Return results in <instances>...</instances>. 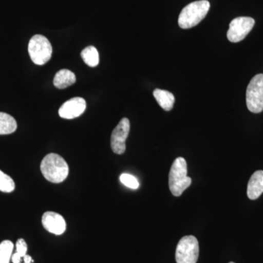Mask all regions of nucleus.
<instances>
[{
  "instance_id": "9",
  "label": "nucleus",
  "mask_w": 263,
  "mask_h": 263,
  "mask_svg": "<svg viewBox=\"0 0 263 263\" xmlns=\"http://www.w3.org/2000/svg\"><path fill=\"white\" fill-rule=\"evenodd\" d=\"M86 108L84 98H74L65 102L59 110L60 117L66 119H72L80 117Z\"/></svg>"
},
{
  "instance_id": "11",
  "label": "nucleus",
  "mask_w": 263,
  "mask_h": 263,
  "mask_svg": "<svg viewBox=\"0 0 263 263\" xmlns=\"http://www.w3.org/2000/svg\"><path fill=\"white\" fill-rule=\"evenodd\" d=\"M263 193V171H256L249 179L247 196L250 200H256Z\"/></svg>"
},
{
  "instance_id": "7",
  "label": "nucleus",
  "mask_w": 263,
  "mask_h": 263,
  "mask_svg": "<svg viewBox=\"0 0 263 263\" xmlns=\"http://www.w3.org/2000/svg\"><path fill=\"white\" fill-rule=\"evenodd\" d=\"M255 21L251 17H238L230 22L229 29L227 33L228 41L238 43L243 41L253 29Z\"/></svg>"
},
{
  "instance_id": "10",
  "label": "nucleus",
  "mask_w": 263,
  "mask_h": 263,
  "mask_svg": "<svg viewBox=\"0 0 263 263\" xmlns=\"http://www.w3.org/2000/svg\"><path fill=\"white\" fill-rule=\"evenodd\" d=\"M43 228L49 233L60 235L63 234L66 230V222L63 216L57 213L47 212L42 217Z\"/></svg>"
},
{
  "instance_id": "13",
  "label": "nucleus",
  "mask_w": 263,
  "mask_h": 263,
  "mask_svg": "<svg viewBox=\"0 0 263 263\" xmlns=\"http://www.w3.org/2000/svg\"><path fill=\"white\" fill-rule=\"evenodd\" d=\"M153 95L161 108L166 111H170L174 108L175 97L172 93L166 90L157 89L154 91Z\"/></svg>"
},
{
  "instance_id": "18",
  "label": "nucleus",
  "mask_w": 263,
  "mask_h": 263,
  "mask_svg": "<svg viewBox=\"0 0 263 263\" xmlns=\"http://www.w3.org/2000/svg\"><path fill=\"white\" fill-rule=\"evenodd\" d=\"M120 181L124 186L133 189V190H137L140 186L138 179L130 174H123L121 175Z\"/></svg>"
},
{
  "instance_id": "12",
  "label": "nucleus",
  "mask_w": 263,
  "mask_h": 263,
  "mask_svg": "<svg viewBox=\"0 0 263 263\" xmlns=\"http://www.w3.org/2000/svg\"><path fill=\"white\" fill-rule=\"evenodd\" d=\"M76 77L72 71L62 69L57 72L53 79V85L58 89H62L75 84Z\"/></svg>"
},
{
  "instance_id": "16",
  "label": "nucleus",
  "mask_w": 263,
  "mask_h": 263,
  "mask_svg": "<svg viewBox=\"0 0 263 263\" xmlns=\"http://www.w3.org/2000/svg\"><path fill=\"white\" fill-rule=\"evenodd\" d=\"M14 245L10 240H3L0 243V263H10Z\"/></svg>"
},
{
  "instance_id": "20",
  "label": "nucleus",
  "mask_w": 263,
  "mask_h": 263,
  "mask_svg": "<svg viewBox=\"0 0 263 263\" xmlns=\"http://www.w3.org/2000/svg\"><path fill=\"white\" fill-rule=\"evenodd\" d=\"M12 262L13 263H21L22 262V259H23V257H21L20 255L17 252L13 254L11 257Z\"/></svg>"
},
{
  "instance_id": "3",
  "label": "nucleus",
  "mask_w": 263,
  "mask_h": 263,
  "mask_svg": "<svg viewBox=\"0 0 263 263\" xmlns=\"http://www.w3.org/2000/svg\"><path fill=\"white\" fill-rule=\"evenodd\" d=\"M210 6V3L207 0H200L186 5L180 13L179 27L183 29L195 27L206 16Z\"/></svg>"
},
{
  "instance_id": "15",
  "label": "nucleus",
  "mask_w": 263,
  "mask_h": 263,
  "mask_svg": "<svg viewBox=\"0 0 263 263\" xmlns=\"http://www.w3.org/2000/svg\"><path fill=\"white\" fill-rule=\"evenodd\" d=\"M81 57L85 63L89 67H94L98 65L100 62L99 53L94 46H88L81 51Z\"/></svg>"
},
{
  "instance_id": "14",
  "label": "nucleus",
  "mask_w": 263,
  "mask_h": 263,
  "mask_svg": "<svg viewBox=\"0 0 263 263\" xmlns=\"http://www.w3.org/2000/svg\"><path fill=\"white\" fill-rule=\"evenodd\" d=\"M17 123L14 118L9 114L0 112V135H8L14 133Z\"/></svg>"
},
{
  "instance_id": "21",
  "label": "nucleus",
  "mask_w": 263,
  "mask_h": 263,
  "mask_svg": "<svg viewBox=\"0 0 263 263\" xmlns=\"http://www.w3.org/2000/svg\"><path fill=\"white\" fill-rule=\"evenodd\" d=\"M34 262V260H33L32 257L30 255H28V254H26L24 257H23V259H22V262L21 263H33Z\"/></svg>"
},
{
  "instance_id": "22",
  "label": "nucleus",
  "mask_w": 263,
  "mask_h": 263,
  "mask_svg": "<svg viewBox=\"0 0 263 263\" xmlns=\"http://www.w3.org/2000/svg\"><path fill=\"white\" fill-rule=\"evenodd\" d=\"M229 263H235V262H229Z\"/></svg>"
},
{
  "instance_id": "8",
  "label": "nucleus",
  "mask_w": 263,
  "mask_h": 263,
  "mask_svg": "<svg viewBox=\"0 0 263 263\" xmlns=\"http://www.w3.org/2000/svg\"><path fill=\"white\" fill-rule=\"evenodd\" d=\"M130 123L129 119L124 118L114 129L110 138V146L114 153L122 155L126 150V140L129 136Z\"/></svg>"
},
{
  "instance_id": "5",
  "label": "nucleus",
  "mask_w": 263,
  "mask_h": 263,
  "mask_svg": "<svg viewBox=\"0 0 263 263\" xmlns=\"http://www.w3.org/2000/svg\"><path fill=\"white\" fill-rule=\"evenodd\" d=\"M247 105L252 113L263 111V74H257L249 82L247 89Z\"/></svg>"
},
{
  "instance_id": "2",
  "label": "nucleus",
  "mask_w": 263,
  "mask_h": 263,
  "mask_svg": "<svg viewBox=\"0 0 263 263\" xmlns=\"http://www.w3.org/2000/svg\"><path fill=\"white\" fill-rule=\"evenodd\" d=\"M168 183L171 193L176 197L181 196L191 185L192 179L187 176V164L183 157H178L171 166Z\"/></svg>"
},
{
  "instance_id": "19",
  "label": "nucleus",
  "mask_w": 263,
  "mask_h": 263,
  "mask_svg": "<svg viewBox=\"0 0 263 263\" xmlns=\"http://www.w3.org/2000/svg\"><path fill=\"white\" fill-rule=\"evenodd\" d=\"M15 247H16V252L21 257H23L27 254V245L23 238H20L17 240Z\"/></svg>"
},
{
  "instance_id": "1",
  "label": "nucleus",
  "mask_w": 263,
  "mask_h": 263,
  "mask_svg": "<svg viewBox=\"0 0 263 263\" xmlns=\"http://www.w3.org/2000/svg\"><path fill=\"white\" fill-rule=\"evenodd\" d=\"M41 172L45 179L51 183L63 182L69 174V166L61 156L49 154L43 158L41 164Z\"/></svg>"
},
{
  "instance_id": "6",
  "label": "nucleus",
  "mask_w": 263,
  "mask_h": 263,
  "mask_svg": "<svg viewBox=\"0 0 263 263\" xmlns=\"http://www.w3.org/2000/svg\"><path fill=\"white\" fill-rule=\"evenodd\" d=\"M198 240L193 235H186L179 240L176 247L177 263H196L199 257Z\"/></svg>"
},
{
  "instance_id": "4",
  "label": "nucleus",
  "mask_w": 263,
  "mask_h": 263,
  "mask_svg": "<svg viewBox=\"0 0 263 263\" xmlns=\"http://www.w3.org/2000/svg\"><path fill=\"white\" fill-rule=\"evenodd\" d=\"M28 51L31 60L35 65H43L51 60L53 48L47 38L36 34L29 41Z\"/></svg>"
},
{
  "instance_id": "17",
  "label": "nucleus",
  "mask_w": 263,
  "mask_h": 263,
  "mask_svg": "<svg viewBox=\"0 0 263 263\" xmlns=\"http://www.w3.org/2000/svg\"><path fill=\"white\" fill-rule=\"evenodd\" d=\"M15 190V183L13 179L3 171H0V191L12 193Z\"/></svg>"
}]
</instances>
